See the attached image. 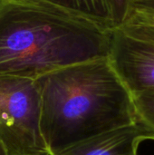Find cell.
Instances as JSON below:
<instances>
[{
	"label": "cell",
	"mask_w": 154,
	"mask_h": 155,
	"mask_svg": "<svg viewBox=\"0 0 154 155\" xmlns=\"http://www.w3.org/2000/svg\"><path fill=\"white\" fill-rule=\"evenodd\" d=\"M112 28L73 12L25 0H0V75L30 79L101 57Z\"/></svg>",
	"instance_id": "6da1fadb"
},
{
	"label": "cell",
	"mask_w": 154,
	"mask_h": 155,
	"mask_svg": "<svg viewBox=\"0 0 154 155\" xmlns=\"http://www.w3.org/2000/svg\"><path fill=\"white\" fill-rule=\"evenodd\" d=\"M36 82L41 128L50 155L139 122L133 96L108 56L65 66Z\"/></svg>",
	"instance_id": "7a4b0ae2"
},
{
	"label": "cell",
	"mask_w": 154,
	"mask_h": 155,
	"mask_svg": "<svg viewBox=\"0 0 154 155\" xmlns=\"http://www.w3.org/2000/svg\"><path fill=\"white\" fill-rule=\"evenodd\" d=\"M36 79L0 75V141L10 155H50Z\"/></svg>",
	"instance_id": "3957f363"
},
{
	"label": "cell",
	"mask_w": 154,
	"mask_h": 155,
	"mask_svg": "<svg viewBox=\"0 0 154 155\" xmlns=\"http://www.w3.org/2000/svg\"><path fill=\"white\" fill-rule=\"evenodd\" d=\"M108 58L132 94L154 90V21L148 13L134 8L112 28Z\"/></svg>",
	"instance_id": "277c9868"
},
{
	"label": "cell",
	"mask_w": 154,
	"mask_h": 155,
	"mask_svg": "<svg viewBox=\"0 0 154 155\" xmlns=\"http://www.w3.org/2000/svg\"><path fill=\"white\" fill-rule=\"evenodd\" d=\"M145 141H154V131L139 121L77 143L55 155H138Z\"/></svg>",
	"instance_id": "5b68a950"
},
{
	"label": "cell",
	"mask_w": 154,
	"mask_h": 155,
	"mask_svg": "<svg viewBox=\"0 0 154 155\" xmlns=\"http://www.w3.org/2000/svg\"><path fill=\"white\" fill-rule=\"evenodd\" d=\"M56 6L83 15L113 28L112 17L106 0H25Z\"/></svg>",
	"instance_id": "8992f818"
},
{
	"label": "cell",
	"mask_w": 154,
	"mask_h": 155,
	"mask_svg": "<svg viewBox=\"0 0 154 155\" xmlns=\"http://www.w3.org/2000/svg\"><path fill=\"white\" fill-rule=\"evenodd\" d=\"M133 96L139 121L154 131V90L143 91Z\"/></svg>",
	"instance_id": "52a82bcc"
},
{
	"label": "cell",
	"mask_w": 154,
	"mask_h": 155,
	"mask_svg": "<svg viewBox=\"0 0 154 155\" xmlns=\"http://www.w3.org/2000/svg\"><path fill=\"white\" fill-rule=\"evenodd\" d=\"M109 5L113 27L124 23L134 10L136 0H106Z\"/></svg>",
	"instance_id": "ba28073f"
},
{
	"label": "cell",
	"mask_w": 154,
	"mask_h": 155,
	"mask_svg": "<svg viewBox=\"0 0 154 155\" xmlns=\"http://www.w3.org/2000/svg\"><path fill=\"white\" fill-rule=\"evenodd\" d=\"M134 8L154 15V0H137Z\"/></svg>",
	"instance_id": "9c48e42d"
},
{
	"label": "cell",
	"mask_w": 154,
	"mask_h": 155,
	"mask_svg": "<svg viewBox=\"0 0 154 155\" xmlns=\"http://www.w3.org/2000/svg\"><path fill=\"white\" fill-rule=\"evenodd\" d=\"M0 155H10L8 151L6 150V148L5 147V145L2 143V142L0 141Z\"/></svg>",
	"instance_id": "30bf717a"
},
{
	"label": "cell",
	"mask_w": 154,
	"mask_h": 155,
	"mask_svg": "<svg viewBox=\"0 0 154 155\" xmlns=\"http://www.w3.org/2000/svg\"><path fill=\"white\" fill-rule=\"evenodd\" d=\"M143 12H144V11H143ZM146 13H147V12H146ZM148 14H149V15H151V17L152 18V20L154 21V15H153V14H150V13H148Z\"/></svg>",
	"instance_id": "8fae6325"
},
{
	"label": "cell",
	"mask_w": 154,
	"mask_h": 155,
	"mask_svg": "<svg viewBox=\"0 0 154 155\" xmlns=\"http://www.w3.org/2000/svg\"><path fill=\"white\" fill-rule=\"evenodd\" d=\"M136 1H137V0H136Z\"/></svg>",
	"instance_id": "7c38bea8"
}]
</instances>
